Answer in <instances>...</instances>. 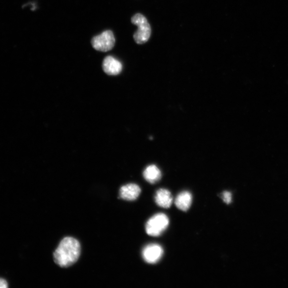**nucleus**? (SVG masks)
I'll use <instances>...</instances> for the list:
<instances>
[{
  "mask_svg": "<svg viewBox=\"0 0 288 288\" xmlns=\"http://www.w3.org/2000/svg\"><path fill=\"white\" fill-rule=\"evenodd\" d=\"M222 199L226 204H231L232 202V194L230 192L227 191L223 192Z\"/></svg>",
  "mask_w": 288,
  "mask_h": 288,
  "instance_id": "obj_11",
  "label": "nucleus"
},
{
  "mask_svg": "<svg viewBox=\"0 0 288 288\" xmlns=\"http://www.w3.org/2000/svg\"><path fill=\"white\" fill-rule=\"evenodd\" d=\"M103 69L105 73L110 76H116L121 73L122 65L120 61L113 57L109 56L104 58Z\"/></svg>",
  "mask_w": 288,
  "mask_h": 288,
  "instance_id": "obj_7",
  "label": "nucleus"
},
{
  "mask_svg": "<svg viewBox=\"0 0 288 288\" xmlns=\"http://www.w3.org/2000/svg\"><path fill=\"white\" fill-rule=\"evenodd\" d=\"M115 39L111 31L108 30L101 34L96 36L92 40V44L96 50L107 52L111 50L114 46Z\"/></svg>",
  "mask_w": 288,
  "mask_h": 288,
  "instance_id": "obj_4",
  "label": "nucleus"
},
{
  "mask_svg": "<svg viewBox=\"0 0 288 288\" xmlns=\"http://www.w3.org/2000/svg\"><path fill=\"white\" fill-rule=\"evenodd\" d=\"M81 245L78 240L71 237L64 238L53 253L55 262L62 268H68L79 258Z\"/></svg>",
  "mask_w": 288,
  "mask_h": 288,
  "instance_id": "obj_1",
  "label": "nucleus"
},
{
  "mask_svg": "<svg viewBox=\"0 0 288 288\" xmlns=\"http://www.w3.org/2000/svg\"><path fill=\"white\" fill-rule=\"evenodd\" d=\"M173 196L167 190L160 189L157 192L155 200L156 204L160 207L169 208L173 203Z\"/></svg>",
  "mask_w": 288,
  "mask_h": 288,
  "instance_id": "obj_8",
  "label": "nucleus"
},
{
  "mask_svg": "<svg viewBox=\"0 0 288 288\" xmlns=\"http://www.w3.org/2000/svg\"><path fill=\"white\" fill-rule=\"evenodd\" d=\"M143 176L144 178L149 183L155 184L161 178V171L155 165H149L144 170Z\"/></svg>",
  "mask_w": 288,
  "mask_h": 288,
  "instance_id": "obj_10",
  "label": "nucleus"
},
{
  "mask_svg": "<svg viewBox=\"0 0 288 288\" xmlns=\"http://www.w3.org/2000/svg\"><path fill=\"white\" fill-rule=\"evenodd\" d=\"M168 217L164 213H158L151 217L146 224V232L149 236L159 237L169 225Z\"/></svg>",
  "mask_w": 288,
  "mask_h": 288,
  "instance_id": "obj_3",
  "label": "nucleus"
},
{
  "mask_svg": "<svg viewBox=\"0 0 288 288\" xmlns=\"http://www.w3.org/2000/svg\"><path fill=\"white\" fill-rule=\"evenodd\" d=\"M7 287V282L4 279H0V288H5Z\"/></svg>",
  "mask_w": 288,
  "mask_h": 288,
  "instance_id": "obj_12",
  "label": "nucleus"
},
{
  "mask_svg": "<svg viewBox=\"0 0 288 288\" xmlns=\"http://www.w3.org/2000/svg\"><path fill=\"white\" fill-rule=\"evenodd\" d=\"M141 193L140 186L135 184H129L122 186L120 190V197L126 201L136 200Z\"/></svg>",
  "mask_w": 288,
  "mask_h": 288,
  "instance_id": "obj_6",
  "label": "nucleus"
},
{
  "mask_svg": "<svg viewBox=\"0 0 288 288\" xmlns=\"http://www.w3.org/2000/svg\"><path fill=\"white\" fill-rule=\"evenodd\" d=\"M163 250L160 245L151 244L147 245L143 251V257L146 263L155 264L161 258Z\"/></svg>",
  "mask_w": 288,
  "mask_h": 288,
  "instance_id": "obj_5",
  "label": "nucleus"
},
{
  "mask_svg": "<svg viewBox=\"0 0 288 288\" xmlns=\"http://www.w3.org/2000/svg\"><path fill=\"white\" fill-rule=\"evenodd\" d=\"M192 196L189 192H181L176 197L175 204L179 209L183 211H188L191 206Z\"/></svg>",
  "mask_w": 288,
  "mask_h": 288,
  "instance_id": "obj_9",
  "label": "nucleus"
},
{
  "mask_svg": "<svg viewBox=\"0 0 288 288\" xmlns=\"http://www.w3.org/2000/svg\"><path fill=\"white\" fill-rule=\"evenodd\" d=\"M133 24L138 26V30L133 35V39L137 44H145L149 40L151 34V28L145 16L137 14L131 18Z\"/></svg>",
  "mask_w": 288,
  "mask_h": 288,
  "instance_id": "obj_2",
  "label": "nucleus"
}]
</instances>
